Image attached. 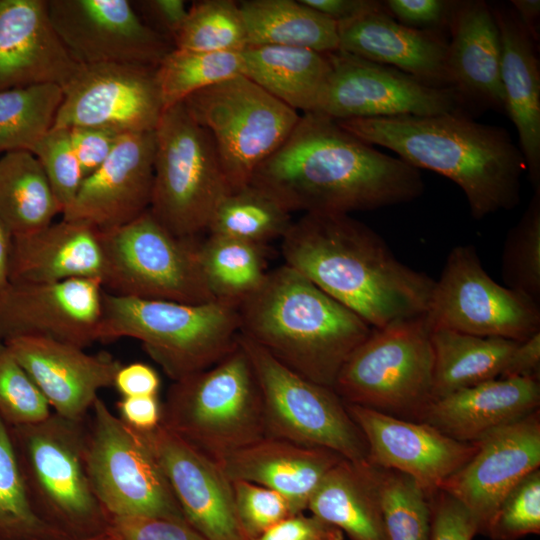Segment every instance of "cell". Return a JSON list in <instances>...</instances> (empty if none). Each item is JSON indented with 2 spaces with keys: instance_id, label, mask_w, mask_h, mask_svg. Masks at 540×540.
<instances>
[{
  "instance_id": "34",
  "label": "cell",
  "mask_w": 540,
  "mask_h": 540,
  "mask_svg": "<svg viewBox=\"0 0 540 540\" xmlns=\"http://www.w3.org/2000/svg\"><path fill=\"white\" fill-rule=\"evenodd\" d=\"M432 400L499 378L517 341L431 329Z\"/></svg>"
},
{
  "instance_id": "40",
  "label": "cell",
  "mask_w": 540,
  "mask_h": 540,
  "mask_svg": "<svg viewBox=\"0 0 540 540\" xmlns=\"http://www.w3.org/2000/svg\"><path fill=\"white\" fill-rule=\"evenodd\" d=\"M240 52L206 53L172 49L156 68L164 110L197 91L241 75Z\"/></svg>"
},
{
  "instance_id": "29",
  "label": "cell",
  "mask_w": 540,
  "mask_h": 540,
  "mask_svg": "<svg viewBox=\"0 0 540 540\" xmlns=\"http://www.w3.org/2000/svg\"><path fill=\"white\" fill-rule=\"evenodd\" d=\"M539 380L497 378L432 400L418 421L474 443L491 431L538 410Z\"/></svg>"
},
{
  "instance_id": "47",
  "label": "cell",
  "mask_w": 540,
  "mask_h": 540,
  "mask_svg": "<svg viewBox=\"0 0 540 540\" xmlns=\"http://www.w3.org/2000/svg\"><path fill=\"white\" fill-rule=\"evenodd\" d=\"M232 488L238 520L249 540L292 515L286 499L273 489L244 480L232 481Z\"/></svg>"
},
{
  "instance_id": "59",
  "label": "cell",
  "mask_w": 540,
  "mask_h": 540,
  "mask_svg": "<svg viewBox=\"0 0 540 540\" xmlns=\"http://www.w3.org/2000/svg\"><path fill=\"white\" fill-rule=\"evenodd\" d=\"M12 234L0 220V291L9 283Z\"/></svg>"
},
{
  "instance_id": "9",
  "label": "cell",
  "mask_w": 540,
  "mask_h": 540,
  "mask_svg": "<svg viewBox=\"0 0 540 540\" xmlns=\"http://www.w3.org/2000/svg\"><path fill=\"white\" fill-rule=\"evenodd\" d=\"M150 212L179 238L196 239L229 193L215 143L183 102L166 108L155 129Z\"/></svg>"
},
{
  "instance_id": "1",
  "label": "cell",
  "mask_w": 540,
  "mask_h": 540,
  "mask_svg": "<svg viewBox=\"0 0 540 540\" xmlns=\"http://www.w3.org/2000/svg\"><path fill=\"white\" fill-rule=\"evenodd\" d=\"M250 183L290 213L374 210L413 201L425 189L418 169L319 113L300 115L291 134L260 164Z\"/></svg>"
},
{
  "instance_id": "60",
  "label": "cell",
  "mask_w": 540,
  "mask_h": 540,
  "mask_svg": "<svg viewBox=\"0 0 540 540\" xmlns=\"http://www.w3.org/2000/svg\"><path fill=\"white\" fill-rule=\"evenodd\" d=\"M59 540H113V538L110 532L108 531V529H106L105 531L99 534L89 536V537L78 538V539H59Z\"/></svg>"
},
{
  "instance_id": "12",
  "label": "cell",
  "mask_w": 540,
  "mask_h": 540,
  "mask_svg": "<svg viewBox=\"0 0 540 540\" xmlns=\"http://www.w3.org/2000/svg\"><path fill=\"white\" fill-rule=\"evenodd\" d=\"M86 424L84 462L91 488L112 517L186 521L170 485L141 434L98 397Z\"/></svg>"
},
{
  "instance_id": "56",
  "label": "cell",
  "mask_w": 540,
  "mask_h": 540,
  "mask_svg": "<svg viewBox=\"0 0 540 540\" xmlns=\"http://www.w3.org/2000/svg\"><path fill=\"white\" fill-rule=\"evenodd\" d=\"M540 332L518 342L511 352L499 378H528L539 380Z\"/></svg>"
},
{
  "instance_id": "43",
  "label": "cell",
  "mask_w": 540,
  "mask_h": 540,
  "mask_svg": "<svg viewBox=\"0 0 540 540\" xmlns=\"http://www.w3.org/2000/svg\"><path fill=\"white\" fill-rule=\"evenodd\" d=\"M506 236L502 253L505 286L540 302V188Z\"/></svg>"
},
{
  "instance_id": "25",
  "label": "cell",
  "mask_w": 540,
  "mask_h": 540,
  "mask_svg": "<svg viewBox=\"0 0 540 540\" xmlns=\"http://www.w3.org/2000/svg\"><path fill=\"white\" fill-rule=\"evenodd\" d=\"M79 67L51 23L47 0H0V91L63 87Z\"/></svg>"
},
{
  "instance_id": "17",
  "label": "cell",
  "mask_w": 540,
  "mask_h": 540,
  "mask_svg": "<svg viewBox=\"0 0 540 540\" xmlns=\"http://www.w3.org/2000/svg\"><path fill=\"white\" fill-rule=\"evenodd\" d=\"M53 128L100 127L119 134L155 131L164 111L156 68L80 65L62 87Z\"/></svg>"
},
{
  "instance_id": "3",
  "label": "cell",
  "mask_w": 540,
  "mask_h": 540,
  "mask_svg": "<svg viewBox=\"0 0 540 540\" xmlns=\"http://www.w3.org/2000/svg\"><path fill=\"white\" fill-rule=\"evenodd\" d=\"M373 146L416 169L441 174L465 194L476 220L520 201L525 161L508 131L475 121L463 110L437 115L335 120Z\"/></svg>"
},
{
  "instance_id": "7",
  "label": "cell",
  "mask_w": 540,
  "mask_h": 540,
  "mask_svg": "<svg viewBox=\"0 0 540 540\" xmlns=\"http://www.w3.org/2000/svg\"><path fill=\"white\" fill-rule=\"evenodd\" d=\"M9 428L36 512L70 539L105 531L109 516L85 468V420L52 412L40 422Z\"/></svg>"
},
{
  "instance_id": "49",
  "label": "cell",
  "mask_w": 540,
  "mask_h": 540,
  "mask_svg": "<svg viewBox=\"0 0 540 540\" xmlns=\"http://www.w3.org/2000/svg\"><path fill=\"white\" fill-rule=\"evenodd\" d=\"M431 528L429 540H473L479 533L474 516L442 490L429 495Z\"/></svg>"
},
{
  "instance_id": "8",
  "label": "cell",
  "mask_w": 540,
  "mask_h": 540,
  "mask_svg": "<svg viewBox=\"0 0 540 540\" xmlns=\"http://www.w3.org/2000/svg\"><path fill=\"white\" fill-rule=\"evenodd\" d=\"M433 349L425 315L370 334L348 356L333 385L345 403L418 421L432 401Z\"/></svg>"
},
{
  "instance_id": "6",
  "label": "cell",
  "mask_w": 540,
  "mask_h": 540,
  "mask_svg": "<svg viewBox=\"0 0 540 540\" xmlns=\"http://www.w3.org/2000/svg\"><path fill=\"white\" fill-rule=\"evenodd\" d=\"M161 425L218 461L265 436L262 398L240 345L213 366L174 381Z\"/></svg>"
},
{
  "instance_id": "18",
  "label": "cell",
  "mask_w": 540,
  "mask_h": 540,
  "mask_svg": "<svg viewBox=\"0 0 540 540\" xmlns=\"http://www.w3.org/2000/svg\"><path fill=\"white\" fill-rule=\"evenodd\" d=\"M102 282L11 283L0 291V339L45 337L85 348L99 341Z\"/></svg>"
},
{
  "instance_id": "39",
  "label": "cell",
  "mask_w": 540,
  "mask_h": 540,
  "mask_svg": "<svg viewBox=\"0 0 540 540\" xmlns=\"http://www.w3.org/2000/svg\"><path fill=\"white\" fill-rule=\"evenodd\" d=\"M70 539L46 522L29 497L9 426L0 418V540Z\"/></svg>"
},
{
  "instance_id": "58",
  "label": "cell",
  "mask_w": 540,
  "mask_h": 540,
  "mask_svg": "<svg viewBox=\"0 0 540 540\" xmlns=\"http://www.w3.org/2000/svg\"><path fill=\"white\" fill-rule=\"evenodd\" d=\"M519 18L520 22L527 30L531 38L539 41V20L540 1L539 0H512L510 4Z\"/></svg>"
},
{
  "instance_id": "27",
  "label": "cell",
  "mask_w": 540,
  "mask_h": 540,
  "mask_svg": "<svg viewBox=\"0 0 540 540\" xmlns=\"http://www.w3.org/2000/svg\"><path fill=\"white\" fill-rule=\"evenodd\" d=\"M344 458L325 448L264 436L218 461L231 480H244L280 493L291 513H303L326 474Z\"/></svg>"
},
{
  "instance_id": "44",
  "label": "cell",
  "mask_w": 540,
  "mask_h": 540,
  "mask_svg": "<svg viewBox=\"0 0 540 540\" xmlns=\"http://www.w3.org/2000/svg\"><path fill=\"white\" fill-rule=\"evenodd\" d=\"M51 413L44 395L0 339V418L15 427L40 422Z\"/></svg>"
},
{
  "instance_id": "4",
  "label": "cell",
  "mask_w": 540,
  "mask_h": 540,
  "mask_svg": "<svg viewBox=\"0 0 540 540\" xmlns=\"http://www.w3.org/2000/svg\"><path fill=\"white\" fill-rule=\"evenodd\" d=\"M237 310L240 334L295 373L332 389L348 356L372 330L286 264L268 271Z\"/></svg>"
},
{
  "instance_id": "14",
  "label": "cell",
  "mask_w": 540,
  "mask_h": 540,
  "mask_svg": "<svg viewBox=\"0 0 540 540\" xmlns=\"http://www.w3.org/2000/svg\"><path fill=\"white\" fill-rule=\"evenodd\" d=\"M425 316L431 329L479 337L521 342L540 332L539 303L494 281L473 245L449 252Z\"/></svg>"
},
{
  "instance_id": "22",
  "label": "cell",
  "mask_w": 540,
  "mask_h": 540,
  "mask_svg": "<svg viewBox=\"0 0 540 540\" xmlns=\"http://www.w3.org/2000/svg\"><path fill=\"white\" fill-rule=\"evenodd\" d=\"M154 154V131L120 135L108 159L83 179L62 218L106 231L142 215L152 199Z\"/></svg>"
},
{
  "instance_id": "20",
  "label": "cell",
  "mask_w": 540,
  "mask_h": 540,
  "mask_svg": "<svg viewBox=\"0 0 540 540\" xmlns=\"http://www.w3.org/2000/svg\"><path fill=\"white\" fill-rule=\"evenodd\" d=\"M138 432L191 527L207 540H249L238 520L232 481L215 460L161 424Z\"/></svg>"
},
{
  "instance_id": "32",
  "label": "cell",
  "mask_w": 540,
  "mask_h": 540,
  "mask_svg": "<svg viewBox=\"0 0 540 540\" xmlns=\"http://www.w3.org/2000/svg\"><path fill=\"white\" fill-rule=\"evenodd\" d=\"M307 509L349 540H388L368 462L341 460L323 478Z\"/></svg>"
},
{
  "instance_id": "38",
  "label": "cell",
  "mask_w": 540,
  "mask_h": 540,
  "mask_svg": "<svg viewBox=\"0 0 540 540\" xmlns=\"http://www.w3.org/2000/svg\"><path fill=\"white\" fill-rule=\"evenodd\" d=\"M293 221L290 212L264 190L249 183L229 192L208 226L214 235L265 245L283 238Z\"/></svg>"
},
{
  "instance_id": "31",
  "label": "cell",
  "mask_w": 540,
  "mask_h": 540,
  "mask_svg": "<svg viewBox=\"0 0 540 540\" xmlns=\"http://www.w3.org/2000/svg\"><path fill=\"white\" fill-rule=\"evenodd\" d=\"M240 53L242 75L295 111L315 112L331 70L328 53L274 45Z\"/></svg>"
},
{
  "instance_id": "15",
  "label": "cell",
  "mask_w": 540,
  "mask_h": 540,
  "mask_svg": "<svg viewBox=\"0 0 540 540\" xmlns=\"http://www.w3.org/2000/svg\"><path fill=\"white\" fill-rule=\"evenodd\" d=\"M313 113L333 120L430 116L462 110L451 88L427 85L391 66L337 50Z\"/></svg>"
},
{
  "instance_id": "46",
  "label": "cell",
  "mask_w": 540,
  "mask_h": 540,
  "mask_svg": "<svg viewBox=\"0 0 540 540\" xmlns=\"http://www.w3.org/2000/svg\"><path fill=\"white\" fill-rule=\"evenodd\" d=\"M31 153L41 163L63 213L76 196L84 179L71 144L69 130L53 128Z\"/></svg>"
},
{
  "instance_id": "11",
  "label": "cell",
  "mask_w": 540,
  "mask_h": 540,
  "mask_svg": "<svg viewBox=\"0 0 540 540\" xmlns=\"http://www.w3.org/2000/svg\"><path fill=\"white\" fill-rule=\"evenodd\" d=\"M99 235L104 257L101 282L107 292L191 304L216 301L201 274L199 242L176 237L150 210Z\"/></svg>"
},
{
  "instance_id": "28",
  "label": "cell",
  "mask_w": 540,
  "mask_h": 540,
  "mask_svg": "<svg viewBox=\"0 0 540 540\" xmlns=\"http://www.w3.org/2000/svg\"><path fill=\"white\" fill-rule=\"evenodd\" d=\"M501 40L505 112L516 127L519 149L534 190L540 188V63L537 43L512 6L490 4Z\"/></svg>"
},
{
  "instance_id": "53",
  "label": "cell",
  "mask_w": 540,
  "mask_h": 540,
  "mask_svg": "<svg viewBox=\"0 0 540 540\" xmlns=\"http://www.w3.org/2000/svg\"><path fill=\"white\" fill-rule=\"evenodd\" d=\"M141 19L154 31L174 40L181 30L188 14L184 0H140L132 1Z\"/></svg>"
},
{
  "instance_id": "54",
  "label": "cell",
  "mask_w": 540,
  "mask_h": 540,
  "mask_svg": "<svg viewBox=\"0 0 540 540\" xmlns=\"http://www.w3.org/2000/svg\"><path fill=\"white\" fill-rule=\"evenodd\" d=\"M160 383V377L154 368L142 362H134L121 365L113 386L121 397L153 396L158 395Z\"/></svg>"
},
{
  "instance_id": "37",
  "label": "cell",
  "mask_w": 540,
  "mask_h": 540,
  "mask_svg": "<svg viewBox=\"0 0 540 540\" xmlns=\"http://www.w3.org/2000/svg\"><path fill=\"white\" fill-rule=\"evenodd\" d=\"M63 98L55 83L0 91V153L31 152L53 129Z\"/></svg>"
},
{
  "instance_id": "16",
  "label": "cell",
  "mask_w": 540,
  "mask_h": 540,
  "mask_svg": "<svg viewBox=\"0 0 540 540\" xmlns=\"http://www.w3.org/2000/svg\"><path fill=\"white\" fill-rule=\"evenodd\" d=\"M51 23L79 65L126 64L157 68L174 49L128 0H47Z\"/></svg>"
},
{
  "instance_id": "26",
  "label": "cell",
  "mask_w": 540,
  "mask_h": 540,
  "mask_svg": "<svg viewBox=\"0 0 540 540\" xmlns=\"http://www.w3.org/2000/svg\"><path fill=\"white\" fill-rule=\"evenodd\" d=\"M338 34L341 51L391 66L427 85L450 88L446 68L448 39L444 32L402 25L384 6L339 23Z\"/></svg>"
},
{
  "instance_id": "19",
  "label": "cell",
  "mask_w": 540,
  "mask_h": 540,
  "mask_svg": "<svg viewBox=\"0 0 540 540\" xmlns=\"http://www.w3.org/2000/svg\"><path fill=\"white\" fill-rule=\"evenodd\" d=\"M367 445V462L413 478L429 496L477 450L476 443L455 440L435 427L345 403Z\"/></svg>"
},
{
  "instance_id": "13",
  "label": "cell",
  "mask_w": 540,
  "mask_h": 540,
  "mask_svg": "<svg viewBox=\"0 0 540 540\" xmlns=\"http://www.w3.org/2000/svg\"><path fill=\"white\" fill-rule=\"evenodd\" d=\"M238 341L260 388L265 436L329 449L355 464L367 463L364 436L332 388L295 373L242 334Z\"/></svg>"
},
{
  "instance_id": "10",
  "label": "cell",
  "mask_w": 540,
  "mask_h": 540,
  "mask_svg": "<svg viewBox=\"0 0 540 540\" xmlns=\"http://www.w3.org/2000/svg\"><path fill=\"white\" fill-rule=\"evenodd\" d=\"M182 102L211 135L230 191L250 183L256 169L284 143L300 118L297 111L242 74Z\"/></svg>"
},
{
  "instance_id": "48",
  "label": "cell",
  "mask_w": 540,
  "mask_h": 540,
  "mask_svg": "<svg viewBox=\"0 0 540 540\" xmlns=\"http://www.w3.org/2000/svg\"><path fill=\"white\" fill-rule=\"evenodd\" d=\"M113 540H207L187 521L158 517H112Z\"/></svg>"
},
{
  "instance_id": "2",
  "label": "cell",
  "mask_w": 540,
  "mask_h": 540,
  "mask_svg": "<svg viewBox=\"0 0 540 540\" xmlns=\"http://www.w3.org/2000/svg\"><path fill=\"white\" fill-rule=\"evenodd\" d=\"M282 256L372 328L425 315L435 280L402 263L349 214L305 213L282 238Z\"/></svg>"
},
{
  "instance_id": "5",
  "label": "cell",
  "mask_w": 540,
  "mask_h": 540,
  "mask_svg": "<svg viewBox=\"0 0 540 540\" xmlns=\"http://www.w3.org/2000/svg\"><path fill=\"white\" fill-rule=\"evenodd\" d=\"M99 341L139 340L172 381L209 368L238 343L237 307L124 297L103 291Z\"/></svg>"
},
{
  "instance_id": "21",
  "label": "cell",
  "mask_w": 540,
  "mask_h": 540,
  "mask_svg": "<svg viewBox=\"0 0 540 540\" xmlns=\"http://www.w3.org/2000/svg\"><path fill=\"white\" fill-rule=\"evenodd\" d=\"M469 461L439 488L477 520L479 533L505 495L540 466L539 409L475 442Z\"/></svg>"
},
{
  "instance_id": "30",
  "label": "cell",
  "mask_w": 540,
  "mask_h": 540,
  "mask_svg": "<svg viewBox=\"0 0 540 540\" xmlns=\"http://www.w3.org/2000/svg\"><path fill=\"white\" fill-rule=\"evenodd\" d=\"M104 268L99 231L61 219L24 235L12 236L9 282L53 283L74 278L101 281Z\"/></svg>"
},
{
  "instance_id": "42",
  "label": "cell",
  "mask_w": 540,
  "mask_h": 540,
  "mask_svg": "<svg viewBox=\"0 0 540 540\" xmlns=\"http://www.w3.org/2000/svg\"><path fill=\"white\" fill-rule=\"evenodd\" d=\"M246 46V27L233 0L193 2L174 40L176 49L206 53L241 51Z\"/></svg>"
},
{
  "instance_id": "35",
  "label": "cell",
  "mask_w": 540,
  "mask_h": 540,
  "mask_svg": "<svg viewBox=\"0 0 540 540\" xmlns=\"http://www.w3.org/2000/svg\"><path fill=\"white\" fill-rule=\"evenodd\" d=\"M62 215L43 167L28 151L0 157V220L12 236L38 231Z\"/></svg>"
},
{
  "instance_id": "51",
  "label": "cell",
  "mask_w": 540,
  "mask_h": 540,
  "mask_svg": "<svg viewBox=\"0 0 540 540\" xmlns=\"http://www.w3.org/2000/svg\"><path fill=\"white\" fill-rule=\"evenodd\" d=\"M67 129L83 178L96 171L108 159L122 135L100 127L77 126Z\"/></svg>"
},
{
  "instance_id": "45",
  "label": "cell",
  "mask_w": 540,
  "mask_h": 540,
  "mask_svg": "<svg viewBox=\"0 0 540 540\" xmlns=\"http://www.w3.org/2000/svg\"><path fill=\"white\" fill-rule=\"evenodd\" d=\"M481 534L492 540H518L540 533V470L524 477L501 500Z\"/></svg>"
},
{
  "instance_id": "52",
  "label": "cell",
  "mask_w": 540,
  "mask_h": 540,
  "mask_svg": "<svg viewBox=\"0 0 540 540\" xmlns=\"http://www.w3.org/2000/svg\"><path fill=\"white\" fill-rule=\"evenodd\" d=\"M255 540H344V534L313 514L297 513L279 521Z\"/></svg>"
},
{
  "instance_id": "24",
  "label": "cell",
  "mask_w": 540,
  "mask_h": 540,
  "mask_svg": "<svg viewBox=\"0 0 540 540\" xmlns=\"http://www.w3.org/2000/svg\"><path fill=\"white\" fill-rule=\"evenodd\" d=\"M449 87L463 111L505 112L501 82L500 32L491 5L482 0L453 1L447 27Z\"/></svg>"
},
{
  "instance_id": "55",
  "label": "cell",
  "mask_w": 540,
  "mask_h": 540,
  "mask_svg": "<svg viewBox=\"0 0 540 540\" xmlns=\"http://www.w3.org/2000/svg\"><path fill=\"white\" fill-rule=\"evenodd\" d=\"M161 402L158 395L121 397L117 402L119 418L134 430L146 432L161 423Z\"/></svg>"
},
{
  "instance_id": "23",
  "label": "cell",
  "mask_w": 540,
  "mask_h": 540,
  "mask_svg": "<svg viewBox=\"0 0 540 540\" xmlns=\"http://www.w3.org/2000/svg\"><path fill=\"white\" fill-rule=\"evenodd\" d=\"M32 378L52 412L84 421L100 390L113 386L121 363L108 353L89 354L84 348L45 337L4 341Z\"/></svg>"
},
{
  "instance_id": "36",
  "label": "cell",
  "mask_w": 540,
  "mask_h": 540,
  "mask_svg": "<svg viewBox=\"0 0 540 540\" xmlns=\"http://www.w3.org/2000/svg\"><path fill=\"white\" fill-rule=\"evenodd\" d=\"M197 254L213 299L236 307L262 285L268 273L264 245L210 234L198 243Z\"/></svg>"
},
{
  "instance_id": "41",
  "label": "cell",
  "mask_w": 540,
  "mask_h": 540,
  "mask_svg": "<svg viewBox=\"0 0 540 540\" xmlns=\"http://www.w3.org/2000/svg\"><path fill=\"white\" fill-rule=\"evenodd\" d=\"M388 540H429V496L410 476L370 464Z\"/></svg>"
},
{
  "instance_id": "50",
  "label": "cell",
  "mask_w": 540,
  "mask_h": 540,
  "mask_svg": "<svg viewBox=\"0 0 540 540\" xmlns=\"http://www.w3.org/2000/svg\"><path fill=\"white\" fill-rule=\"evenodd\" d=\"M383 4L387 12L402 25L445 33L453 1L387 0Z\"/></svg>"
},
{
  "instance_id": "33",
  "label": "cell",
  "mask_w": 540,
  "mask_h": 540,
  "mask_svg": "<svg viewBox=\"0 0 540 540\" xmlns=\"http://www.w3.org/2000/svg\"><path fill=\"white\" fill-rule=\"evenodd\" d=\"M238 4L247 46L297 47L320 53L339 50L338 24L301 0H243Z\"/></svg>"
},
{
  "instance_id": "57",
  "label": "cell",
  "mask_w": 540,
  "mask_h": 540,
  "mask_svg": "<svg viewBox=\"0 0 540 540\" xmlns=\"http://www.w3.org/2000/svg\"><path fill=\"white\" fill-rule=\"evenodd\" d=\"M337 24L358 18L366 13L384 8L375 0H301Z\"/></svg>"
}]
</instances>
